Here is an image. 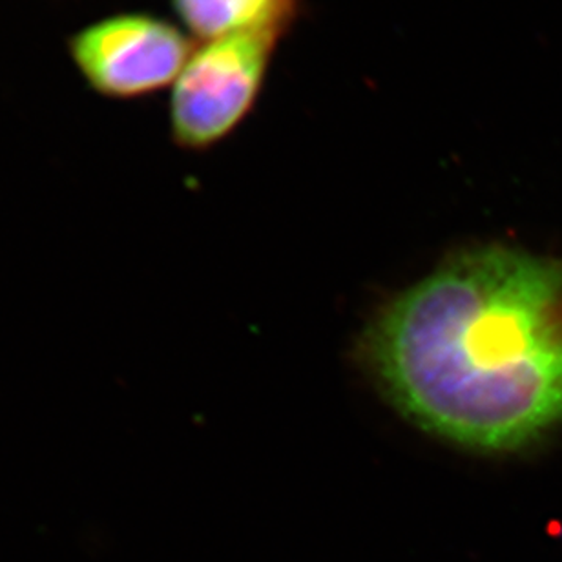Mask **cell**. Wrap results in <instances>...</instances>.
Instances as JSON below:
<instances>
[{"label":"cell","mask_w":562,"mask_h":562,"mask_svg":"<svg viewBox=\"0 0 562 562\" xmlns=\"http://www.w3.org/2000/svg\"><path fill=\"white\" fill-rule=\"evenodd\" d=\"M374 379L402 415L481 453L562 422V260L482 247L446 261L376 316Z\"/></svg>","instance_id":"1"},{"label":"cell","mask_w":562,"mask_h":562,"mask_svg":"<svg viewBox=\"0 0 562 562\" xmlns=\"http://www.w3.org/2000/svg\"><path fill=\"white\" fill-rule=\"evenodd\" d=\"M280 33H238L203 41L173 82L170 131L179 146L205 150L249 114Z\"/></svg>","instance_id":"2"},{"label":"cell","mask_w":562,"mask_h":562,"mask_svg":"<svg viewBox=\"0 0 562 562\" xmlns=\"http://www.w3.org/2000/svg\"><path fill=\"white\" fill-rule=\"evenodd\" d=\"M68 49L93 92L137 99L173 85L192 54V44L161 16L120 13L81 27L71 35Z\"/></svg>","instance_id":"3"},{"label":"cell","mask_w":562,"mask_h":562,"mask_svg":"<svg viewBox=\"0 0 562 562\" xmlns=\"http://www.w3.org/2000/svg\"><path fill=\"white\" fill-rule=\"evenodd\" d=\"M190 33L203 41L271 32L283 35L294 21L297 0H172Z\"/></svg>","instance_id":"4"}]
</instances>
